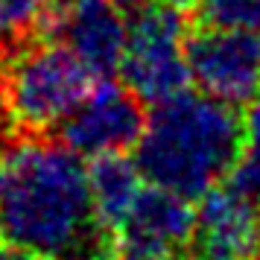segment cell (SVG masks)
<instances>
[{"instance_id":"5","label":"cell","mask_w":260,"mask_h":260,"mask_svg":"<svg viewBox=\"0 0 260 260\" xmlns=\"http://www.w3.org/2000/svg\"><path fill=\"white\" fill-rule=\"evenodd\" d=\"M187 64L205 94L231 106L260 100V32L211 26L187 36Z\"/></svg>"},{"instance_id":"11","label":"cell","mask_w":260,"mask_h":260,"mask_svg":"<svg viewBox=\"0 0 260 260\" xmlns=\"http://www.w3.org/2000/svg\"><path fill=\"white\" fill-rule=\"evenodd\" d=\"M59 0H0V47H18L26 38H53Z\"/></svg>"},{"instance_id":"1","label":"cell","mask_w":260,"mask_h":260,"mask_svg":"<svg viewBox=\"0 0 260 260\" xmlns=\"http://www.w3.org/2000/svg\"><path fill=\"white\" fill-rule=\"evenodd\" d=\"M0 243L53 260H111L117 237L96 219L88 164L64 141H0Z\"/></svg>"},{"instance_id":"14","label":"cell","mask_w":260,"mask_h":260,"mask_svg":"<svg viewBox=\"0 0 260 260\" xmlns=\"http://www.w3.org/2000/svg\"><path fill=\"white\" fill-rule=\"evenodd\" d=\"M0 260H53L47 254H38L32 248H21L12 243H0Z\"/></svg>"},{"instance_id":"16","label":"cell","mask_w":260,"mask_h":260,"mask_svg":"<svg viewBox=\"0 0 260 260\" xmlns=\"http://www.w3.org/2000/svg\"><path fill=\"white\" fill-rule=\"evenodd\" d=\"M114 3H117L120 12H126V15H141L149 6H155V0H114Z\"/></svg>"},{"instance_id":"8","label":"cell","mask_w":260,"mask_h":260,"mask_svg":"<svg viewBox=\"0 0 260 260\" xmlns=\"http://www.w3.org/2000/svg\"><path fill=\"white\" fill-rule=\"evenodd\" d=\"M53 36H59L96 79H108L120 71L129 41L126 12H120L114 0H68L59 9Z\"/></svg>"},{"instance_id":"3","label":"cell","mask_w":260,"mask_h":260,"mask_svg":"<svg viewBox=\"0 0 260 260\" xmlns=\"http://www.w3.org/2000/svg\"><path fill=\"white\" fill-rule=\"evenodd\" d=\"M96 82L100 79L91 68L64 41L53 38L21 47L3 68L12 123L24 126L26 132L61 126Z\"/></svg>"},{"instance_id":"13","label":"cell","mask_w":260,"mask_h":260,"mask_svg":"<svg viewBox=\"0 0 260 260\" xmlns=\"http://www.w3.org/2000/svg\"><path fill=\"white\" fill-rule=\"evenodd\" d=\"M199 15L211 26H237L260 32V0H199Z\"/></svg>"},{"instance_id":"17","label":"cell","mask_w":260,"mask_h":260,"mask_svg":"<svg viewBox=\"0 0 260 260\" xmlns=\"http://www.w3.org/2000/svg\"><path fill=\"white\" fill-rule=\"evenodd\" d=\"M9 123H12V111H9V103H6V88H3V76H0V141H3Z\"/></svg>"},{"instance_id":"18","label":"cell","mask_w":260,"mask_h":260,"mask_svg":"<svg viewBox=\"0 0 260 260\" xmlns=\"http://www.w3.org/2000/svg\"><path fill=\"white\" fill-rule=\"evenodd\" d=\"M161 3H167V6H173V9H178V12H184V15L199 6V0H161Z\"/></svg>"},{"instance_id":"6","label":"cell","mask_w":260,"mask_h":260,"mask_svg":"<svg viewBox=\"0 0 260 260\" xmlns=\"http://www.w3.org/2000/svg\"><path fill=\"white\" fill-rule=\"evenodd\" d=\"M59 129L61 141L73 152L82 158H96L135 149L146 129V114L143 103L126 85L100 79Z\"/></svg>"},{"instance_id":"4","label":"cell","mask_w":260,"mask_h":260,"mask_svg":"<svg viewBox=\"0 0 260 260\" xmlns=\"http://www.w3.org/2000/svg\"><path fill=\"white\" fill-rule=\"evenodd\" d=\"M120 76L143 106H161L184 94L193 82L184 12L167 3H155L146 12L135 15L120 61Z\"/></svg>"},{"instance_id":"12","label":"cell","mask_w":260,"mask_h":260,"mask_svg":"<svg viewBox=\"0 0 260 260\" xmlns=\"http://www.w3.org/2000/svg\"><path fill=\"white\" fill-rule=\"evenodd\" d=\"M228 184L260 208V100L243 117V146L228 173Z\"/></svg>"},{"instance_id":"19","label":"cell","mask_w":260,"mask_h":260,"mask_svg":"<svg viewBox=\"0 0 260 260\" xmlns=\"http://www.w3.org/2000/svg\"><path fill=\"white\" fill-rule=\"evenodd\" d=\"M173 260H202V257H173Z\"/></svg>"},{"instance_id":"2","label":"cell","mask_w":260,"mask_h":260,"mask_svg":"<svg viewBox=\"0 0 260 260\" xmlns=\"http://www.w3.org/2000/svg\"><path fill=\"white\" fill-rule=\"evenodd\" d=\"M243 146L237 106L211 94H184L152 106L135 161L149 184L202 199L222 184Z\"/></svg>"},{"instance_id":"9","label":"cell","mask_w":260,"mask_h":260,"mask_svg":"<svg viewBox=\"0 0 260 260\" xmlns=\"http://www.w3.org/2000/svg\"><path fill=\"white\" fill-rule=\"evenodd\" d=\"M193 234H196L193 199L158 184H146L117 240L143 248L161 260H173L193 243Z\"/></svg>"},{"instance_id":"7","label":"cell","mask_w":260,"mask_h":260,"mask_svg":"<svg viewBox=\"0 0 260 260\" xmlns=\"http://www.w3.org/2000/svg\"><path fill=\"white\" fill-rule=\"evenodd\" d=\"M193 246L202 260H257L260 208L228 181L211 187L196 208Z\"/></svg>"},{"instance_id":"10","label":"cell","mask_w":260,"mask_h":260,"mask_svg":"<svg viewBox=\"0 0 260 260\" xmlns=\"http://www.w3.org/2000/svg\"><path fill=\"white\" fill-rule=\"evenodd\" d=\"M88 181H91L96 219L117 237L146 187L141 167L138 161L126 158V152L96 155L88 161Z\"/></svg>"},{"instance_id":"15","label":"cell","mask_w":260,"mask_h":260,"mask_svg":"<svg viewBox=\"0 0 260 260\" xmlns=\"http://www.w3.org/2000/svg\"><path fill=\"white\" fill-rule=\"evenodd\" d=\"M111 260H161V257H155V254L143 251V248L129 246V243H120V240H117V248H114Z\"/></svg>"}]
</instances>
